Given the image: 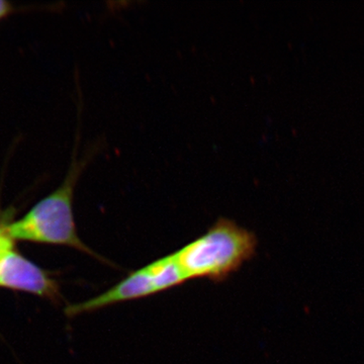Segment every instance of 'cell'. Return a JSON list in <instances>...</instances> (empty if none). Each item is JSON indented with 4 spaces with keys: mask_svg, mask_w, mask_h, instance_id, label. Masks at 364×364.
<instances>
[{
    "mask_svg": "<svg viewBox=\"0 0 364 364\" xmlns=\"http://www.w3.org/2000/svg\"><path fill=\"white\" fill-rule=\"evenodd\" d=\"M6 227H2L1 225H0V233H4V232H6Z\"/></svg>",
    "mask_w": 364,
    "mask_h": 364,
    "instance_id": "7",
    "label": "cell"
},
{
    "mask_svg": "<svg viewBox=\"0 0 364 364\" xmlns=\"http://www.w3.org/2000/svg\"><path fill=\"white\" fill-rule=\"evenodd\" d=\"M186 282L173 253L169 254L130 273L95 298L67 306L65 313L69 317H75L80 314L95 312L117 304L147 298Z\"/></svg>",
    "mask_w": 364,
    "mask_h": 364,
    "instance_id": "3",
    "label": "cell"
},
{
    "mask_svg": "<svg viewBox=\"0 0 364 364\" xmlns=\"http://www.w3.org/2000/svg\"><path fill=\"white\" fill-rule=\"evenodd\" d=\"M255 234L227 218H220L207 233L173 253L186 282L205 279L222 282L252 259Z\"/></svg>",
    "mask_w": 364,
    "mask_h": 364,
    "instance_id": "2",
    "label": "cell"
},
{
    "mask_svg": "<svg viewBox=\"0 0 364 364\" xmlns=\"http://www.w3.org/2000/svg\"><path fill=\"white\" fill-rule=\"evenodd\" d=\"M95 154V151H90L79 160L74 155L70 168L61 186L36 203L21 219L7 225L6 232L9 238L14 241L67 246L112 265L79 238L74 219V189L86 165Z\"/></svg>",
    "mask_w": 364,
    "mask_h": 364,
    "instance_id": "1",
    "label": "cell"
},
{
    "mask_svg": "<svg viewBox=\"0 0 364 364\" xmlns=\"http://www.w3.org/2000/svg\"><path fill=\"white\" fill-rule=\"evenodd\" d=\"M13 247H14L13 239L9 238V235L6 234V232L0 233V256L6 252V251L9 250V249Z\"/></svg>",
    "mask_w": 364,
    "mask_h": 364,
    "instance_id": "5",
    "label": "cell"
},
{
    "mask_svg": "<svg viewBox=\"0 0 364 364\" xmlns=\"http://www.w3.org/2000/svg\"><path fill=\"white\" fill-rule=\"evenodd\" d=\"M0 287L26 291L54 301H58L61 296L58 282L44 269L16 252L14 247L0 256Z\"/></svg>",
    "mask_w": 364,
    "mask_h": 364,
    "instance_id": "4",
    "label": "cell"
},
{
    "mask_svg": "<svg viewBox=\"0 0 364 364\" xmlns=\"http://www.w3.org/2000/svg\"><path fill=\"white\" fill-rule=\"evenodd\" d=\"M14 7L11 4L6 1V0H0V21L9 16L13 13Z\"/></svg>",
    "mask_w": 364,
    "mask_h": 364,
    "instance_id": "6",
    "label": "cell"
}]
</instances>
